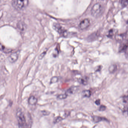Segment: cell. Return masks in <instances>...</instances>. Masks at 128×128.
Returning <instances> with one entry per match:
<instances>
[{
  "instance_id": "12",
  "label": "cell",
  "mask_w": 128,
  "mask_h": 128,
  "mask_svg": "<svg viewBox=\"0 0 128 128\" xmlns=\"http://www.w3.org/2000/svg\"><path fill=\"white\" fill-rule=\"evenodd\" d=\"M68 96V95L65 93V94H62L58 95L57 96V98L60 100L65 99Z\"/></svg>"
},
{
  "instance_id": "23",
  "label": "cell",
  "mask_w": 128,
  "mask_h": 128,
  "mask_svg": "<svg viewBox=\"0 0 128 128\" xmlns=\"http://www.w3.org/2000/svg\"><path fill=\"white\" fill-rule=\"evenodd\" d=\"M95 103H96V105H100V100H96V102H95Z\"/></svg>"
},
{
  "instance_id": "22",
  "label": "cell",
  "mask_w": 128,
  "mask_h": 128,
  "mask_svg": "<svg viewBox=\"0 0 128 128\" xmlns=\"http://www.w3.org/2000/svg\"><path fill=\"white\" fill-rule=\"evenodd\" d=\"M43 114L44 115H49L50 113L48 112V111H46V110H44L42 111Z\"/></svg>"
},
{
  "instance_id": "4",
  "label": "cell",
  "mask_w": 128,
  "mask_h": 128,
  "mask_svg": "<svg viewBox=\"0 0 128 128\" xmlns=\"http://www.w3.org/2000/svg\"><path fill=\"white\" fill-rule=\"evenodd\" d=\"M53 28L56 31L60 34H63V36H66L68 34L66 31L65 30L63 27L61 26V25L59 24L55 23L53 24Z\"/></svg>"
},
{
  "instance_id": "1",
  "label": "cell",
  "mask_w": 128,
  "mask_h": 128,
  "mask_svg": "<svg viewBox=\"0 0 128 128\" xmlns=\"http://www.w3.org/2000/svg\"><path fill=\"white\" fill-rule=\"evenodd\" d=\"M17 118L20 128H24L26 124V118L24 113L21 109L17 110L16 113Z\"/></svg>"
},
{
  "instance_id": "20",
  "label": "cell",
  "mask_w": 128,
  "mask_h": 128,
  "mask_svg": "<svg viewBox=\"0 0 128 128\" xmlns=\"http://www.w3.org/2000/svg\"><path fill=\"white\" fill-rule=\"evenodd\" d=\"M113 35V29H111L109 31V34L108 35V37H112Z\"/></svg>"
},
{
  "instance_id": "3",
  "label": "cell",
  "mask_w": 128,
  "mask_h": 128,
  "mask_svg": "<svg viewBox=\"0 0 128 128\" xmlns=\"http://www.w3.org/2000/svg\"><path fill=\"white\" fill-rule=\"evenodd\" d=\"M28 0H14L12 2L13 7L18 10H21L26 7L28 4Z\"/></svg>"
},
{
  "instance_id": "9",
  "label": "cell",
  "mask_w": 128,
  "mask_h": 128,
  "mask_svg": "<svg viewBox=\"0 0 128 128\" xmlns=\"http://www.w3.org/2000/svg\"><path fill=\"white\" fill-rule=\"evenodd\" d=\"M17 27L21 31H24L25 29V24L22 21H20L18 22L17 24Z\"/></svg>"
},
{
  "instance_id": "10",
  "label": "cell",
  "mask_w": 128,
  "mask_h": 128,
  "mask_svg": "<svg viewBox=\"0 0 128 128\" xmlns=\"http://www.w3.org/2000/svg\"><path fill=\"white\" fill-rule=\"evenodd\" d=\"M92 118H93V121L95 123H98V122L102 121L104 120V118L102 117H100V116H94Z\"/></svg>"
},
{
  "instance_id": "11",
  "label": "cell",
  "mask_w": 128,
  "mask_h": 128,
  "mask_svg": "<svg viewBox=\"0 0 128 128\" xmlns=\"http://www.w3.org/2000/svg\"><path fill=\"white\" fill-rule=\"evenodd\" d=\"M91 92L89 90H84L82 92V95L86 97H89L91 95Z\"/></svg>"
},
{
  "instance_id": "2",
  "label": "cell",
  "mask_w": 128,
  "mask_h": 128,
  "mask_svg": "<svg viewBox=\"0 0 128 128\" xmlns=\"http://www.w3.org/2000/svg\"><path fill=\"white\" fill-rule=\"evenodd\" d=\"M103 12L102 6L99 3H95L92 6L91 10V13L94 17H98L100 16Z\"/></svg>"
},
{
  "instance_id": "21",
  "label": "cell",
  "mask_w": 128,
  "mask_h": 128,
  "mask_svg": "<svg viewBox=\"0 0 128 128\" xmlns=\"http://www.w3.org/2000/svg\"><path fill=\"white\" fill-rule=\"evenodd\" d=\"M106 109V106L102 105L100 106V108L99 110H100V111H104V110H105Z\"/></svg>"
},
{
  "instance_id": "15",
  "label": "cell",
  "mask_w": 128,
  "mask_h": 128,
  "mask_svg": "<svg viewBox=\"0 0 128 128\" xmlns=\"http://www.w3.org/2000/svg\"><path fill=\"white\" fill-rule=\"evenodd\" d=\"M81 82L84 85H86L87 84V78L86 77H84L81 79Z\"/></svg>"
},
{
  "instance_id": "5",
  "label": "cell",
  "mask_w": 128,
  "mask_h": 128,
  "mask_svg": "<svg viewBox=\"0 0 128 128\" xmlns=\"http://www.w3.org/2000/svg\"><path fill=\"white\" fill-rule=\"evenodd\" d=\"M19 53L20 51H17V52H14L11 54L8 58L9 62L12 63H15L16 61H17L19 58Z\"/></svg>"
},
{
  "instance_id": "16",
  "label": "cell",
  "mask_w": 128,
  "mask_h": 128,
  "mask_svg": "<svg viewBox=\"0 0 128 128\" xmlns=\"http://www.w3.org/2000/svg\"><path fill=\"white\" fill-rule=\"evenodd\" d=\"M63 118L60 116H58L55 118L54 120V123H59V122L63 120Z\"/></svg>"
},
{
  "instance_id": "13",
  "label": "cell",
  "mask_w": 128,
  "mask_h": 128,
  "mask_svg": "<svg viewBox=\"0 0 128 128\" xmlns=\"http://www.w3.org/2000/svg\"><path fill=\"white\" fill-rule=\"evenodd\" d=\"M59 81V77H58L55 76L51 78V80H50V84H53V83H55L58 82Z\"/></svg>"
},
{
  "instance_id": "17",
  "label": "cell",
  "mask_w": 128,
  "mask_h": 128,
  "mask_svg": "<svg viewBox=\"0 0 128 128\" xmlns=\"http://www.w3.org/2000/svg\"><path fill=\"white\" fill-rule=\"evenodd\" d=\"M116 66L115 65H112L110 66L109 67V70L110 72H113L115 70V69H116Z\"/></svg>"
},
{
  "instance_id": "18",
  "label": "cell",
  "mask_w": 128,
  "mask_h": 128,
  "mask_svg": "<svg viewBox=\"0 0 128 128\" xmlns=\"http://www.w3.org/2000/svg\"><path fill=\"white\" fill-rule=\"evenodd\" d=\"M121 4L122 6L124 7L128 5V0H121Z\"/></svg>"
},
{
  "instance_id": "6",
  "label": "cell",
  "mask_w": 128,
  "mask_h": 128,
  "mask_svg": "<svg viewBox=\"0 0 128 128\" xmlns=\"http://www.w3.org/2000/svg\"><path fill=\"white\" fill-rule=\"evenodd\" d=\"M90 21L88 19H85L80 22L79 27L81 29L84 30L87 28L90 25Z\"/></svg>"
},
{
  "instance_id": "19",
  "label": "cell",
  "mask_w": 128,
  "mask_h": 128,
  "mask_svg": "<svg viewBox=\"0 0 128 128\" xmlns=\"http://www.w3.org/2000/svg\"><path fill=\"white\" fill-rule=\"evenodd\" d=\"M46 52H47V51H44L43 53H42V54L40 55V56H39V59H40V60L42 59L44 56L45 55Z\"/></svg>"
},
{
  "instance_id": "14",
  "label": "cell",
  "mask_w": 128,
  "mask_h": 128,
  "mask_svg": "<svg viewBox=\"0 0 128 128\" xmlns=\"http://www.w3.org/2000/svg\"><path fill=\"white\" fill-rule=\"evenodd\" d=\"M74 90V88L73 87H71L66 91L65 93L67 95H69L73 93Z\"/></svg>"
},
{
  "instance_id": "7",
  "label": "cell",
  "mask_w": 128,
  "mask_h": 128,
  "mask_svg": "<svg viewBox=\"0 0 128 128\" xmlns=\"http://www.w3.org/2000/svg\"><path fill=\"white\" fill-rule=\"evenodd\" d=\"M128 48V40H126L120 46L119 51L121 52H125Z\"/></svg>"
},
{
  "instance_id": "24",
  "label": "cell",
  "mask_w": 128,
  "mask_h": 128,
  "mask_svg": "<svg viewBox=\"0 0 128 128\" xmlns=\"http://www.w3.org/2000/svg\"><path fill=\"white\" fill-rule=\"evenodd\" d=\"M127 24H128V20H127Z\"/></svg>"
},
{
  "instance_id": "8",
  "label": "cell",
  "mask_w": 128,
  "mask_h": 128,
  "mask_svg": "<svg viewBox=\"0 0 128 128\" xmlns=\"http://www.w3.org/2000/svg\"><path fill=\"white\" fill-rule=\"evenodd\" d=\"M37 102V99L35 96H30L28 99V103L31 105H34Z\"/></svg>"
}]
</instances>
